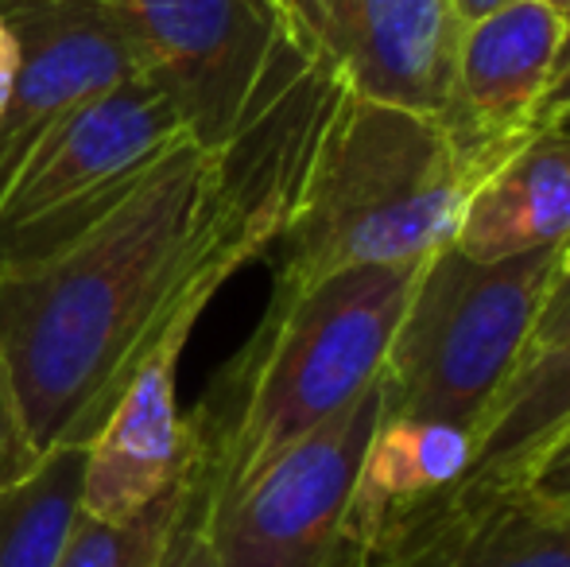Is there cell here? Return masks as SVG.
Wrapping results in <instances>:
<instances>
[{
	"instance_id": "obj_8",
	"label": "cell",
	"mask_w": 570,
	"mask_h": 567,
	"mask_svg": "<svg viewBox=\"0 0 570 567\" xmlns=\"http://www.w3.org/2000/svg\"><path fill=\"white\" fill-rule=\"evenodd\" d=\"M350 567H570V498L458 478L373 525Z\"/></svg>"
},
{
	"instance_id": "obj_11",
	"label": "cell",
	"mask_w": 570,
	"mask_h": 567,
	"mask_svg": "<svg viewBox=\"0 0 570 567\" xmlns=\"http://www.w3.org/2000/svg\"><path fill=\"white\" fill-rule=\"evenodd\" d=\"M567 28L570 20L548 0H509L462 23L451 94L439 121L478 167H489L532 133Z\"/></svg>"
},
{
	"instance_id": "obj_19",
	"label": "cell",
	"mask_w": 570,
	"mask_h": 567,
	"mask_svg": "<svg viewBox=\"0 0 570 567\" xmlns=\"http://www.w3.org/2000/svg\"><path fill=\"white\" fill-rule=\"evenodd\" d=\"M203 514H206V486L195 498V506L187 509V517H183L179 532H175L171 548H167V556L159 567H218L214 545H210V537H206Z\"/></svg>"
},
{
	"instance_id": "obj_9",
	"label": "cell",
	"mask_w": 570,
	"mask_h": 567,
	"mask_svg": "<svg viewBox=\"0 0 570 567\" xmlns=\"http://www.w3.org/2000/svg\"><path fill=\"white\" fill-rule=\"evenodd\" d=\"M303 43L350 94L439 117L462 23L451 0H287Z\"/></svg>"
},
{
	"instance_id": "obj_17",
	"label": "cell",
	"mask_w": 570,
	"mask_h": 567,
	"mask_svg": "<svg viewBox=\"0 0 570 567\" xmlns=\"http://www.w3.org/2000/svg\"><path fill=\"white\" fill-rule=\"evenodd\" d=\"M206 486V459H198L156 506H148L132 521H98L78 509L70 537L55 567H159L179 532L187 509Z\"/></svg>"
},
{
	"instance_id": "obj_23",
	"label": "cell",
	"mask_w": 570,
	"mask_h": 567,
	"mask_svg": "<svg viewBox=\"0 0 570 567\" xmlns=\"http://www.w3.org/2000/svg\"><path fill=\"white\" fill-rule=\"evenodd\" d=\"M16 70H20V39H16L8 16L0 12V114H4L8 98H12Z\"/></svg>"
},
{
	"instance_id": "obj_2",
	"label": "cell",
	"mask_w": 570,
	"mask_h": 567,
	"mask_svg": "<svg viewBox=\"0 0 570 567\" xmlns=\"http://www.w3.org/2000/svg\"><path fill=\"white\" fill-rule=\"evenodd\" d=\"M423 261L361 265L272 292L253 339L190 417L203 439L206 506L233 498L284 447L376 385Z\"/></svg>"
},
{
	"instance_id": "obj_16",
	"label": "cell",
	"mask_w": 570,
	"mask_h": 567,
	"mask_svg": "<svg viewBox=\"0 0 570 567\" xmlns=\"http://www.w3.org/2000/svg\"><path fill=\"white\" fill-rule=\"evenodd\" d=\"M86 443H62L0 493V567H55L82 509Z\"/></svg>"
},
{
	"instance_id": "obj_10",
	"label": "cell",
	"mask_w": 570,
	"mask_h": 567,
	"mask_svg": "<svg viewBox=\"0 0 570 567\" xmlns=\"http://www.w3.org/2000/svg\"><path fill=\"white\" fill-rule=\"evenodd\" d=\"M16 39L20 70L0 114V195L28 151L75 109L136 78L125 36L94 0H0Z\"/></svg>"
},
{
	"instance_id": "obj_3",
	"label": "cell",
	"mask_w": 570,
	"mask_h": 567,
	"mask_svg": "<svg viewBox=\"0 0 570 567\" xmlns=\"http://www.w3.org/2000/svg\"><path fill=\"white\" fill-rule=\"evenodd\" d=\"M481 172L439 117L357 98L338 82L292 218L272 245V292L431 257L454 237Z\"/></svg>"
},
{
	"instance_id": "obj_12",
	"label": "cell",
	"mask_w": 570,
	"mask_h": 567,
	"mask_svg": "<svg viewBox=\"0 0 570 567\" xmlns=\"http://www.w3.org/2000/svg\"><path fill=\"white\" fill-rule=\"evenodd\" d=\"M195 323H175L148 350L125 381L114 409L86 443L82 514L120 525L156 506L198 459L203 439L190 417L179 412V358Z\"/></svg>"
},
{
	"instance_id": "obj_13",
	"label": "cell",
	"mask_w": 570,
	"mask_h": 567,
	"mask_svg": "<svg viewBox=\"0 0 570 567\" xmlns=\"http://www.w3.org/2000/svg\"><path fill=\"white\" fill-rule=\"evenodd\" d=\"M570 242V129L535 125L481 172L451 237L473 261Z\"/></svg>"
},
{
	"instance_id": "obj_4",
	"label": "cell",
	"mask_w": 570,
	"mask_h": 567,
	"mask_svg": "<svg viewBox=\"0 0 570 567\" xmlns=\"http://www.w3.org/2000/svg\"><path fill=\"white\" fill-rule=\"evenodd\" d=\"M567 245L473 261L451 242L423 261L381 365L384 417L478 431L528 358Z\"/></svg>"
},
{
	"instance_id": "obj_25",
	"label": "cell",
	"mask_w": 570,
	"mask_h": 567,
	"mask_svg": "<svg viewBox=\"0 0 570 567\" xmlns=\"http://www.w3.org/2000/svg\"><path fill=\"white\" fill-rule=\"evenodd\" d=\"M548 4H556V8H559V12H563V16H567V20H570V0H548Z\"/></svg>"
},
{
	"instance_id": "obj_14",
	"label": "cell",
	"mask_w": 570,
	"mask_h": 567,
	"mask_svg": "<svg viewBox=\"0 0 570 567\" xmlns=\"http://www.w3.org/2000/svg\"><path fill=\"white\" fill-rule=\"evenodd\" d=\"M470 431L451 424H428V420L384 417L381 409V420H376V431L365 447V459H361L350 525H345L350 553L389 514L454 486L470 470Z\"/></svg>"
},
{
	"instance_id": "obj_22",
	"label": "cell",
	"mask_w": 570,
	"mask_h": 567,
	"mask_svg": "<svg viewBox=\"0 0 570 567\" xmlns=\"http://www.w3.org/2000/svg\"><path fill=\"white\" fill-rule=\"evenodd\" d=\"M535 125L570 129V28H567L563 55H559V67H556V75H551L548 90H543L540 109H535ZM535 125H532V129H535Z\"/></svg>"
},
{
	"instance_id": "obj_7",
	"label": "cell",
	"mask_w": 570,
	"mask_h": 567,
	"mask_svg": "<svg viewBox=\"0 0 570 567\" xmlns=\"http://www.w3.org/2000/svg\"><path fill=\"white\" fill-rule=\"evenodd\" d=\"M381 378L326 424L295 439L233 498L206 506L218 567H350L353 490L381 420Z\"/></svg>"
},
{
	"instance_id": "obj_20",
	"label": "cell",
	"mask_w": 570,
	"mask_h": 567,
	"mask_svg": "<svg viewBox=\"0 0 570 567\" xmlns=\"http://www.w3.org/2000/svg\"><path fill=\"white\" fill-rule=\"evenodd\" d=\"M520 478L543 498H570V424L535 454Z\"/></svg>"
},
{
	"instance_id": "obj_21",
	"label": "cell",
	"mask_w": 570,
	"mask_h": 567,
	"mask_svg": "<svg viewBox=\"0 0 570 567\" xmlns=\"http://www.w3.org/2000/svg\"><path fill=\"white\" fill-rule=\"evenodd\" d=\"M567 334H570V242H567L563 268H559L556 284H551V292H548V303H543V311H540V323H535L528 358L556 346V342H563Z\"/></svg>"
},
{
	"instance_id": "obj_24",
	"label": "cell",
	"mask_w": 570,
	"mask_h": 567,
	"mask_svg": "<svg viewBox=\"0 0 570 567\" xmlns=\"http://www.w3.org/2000/svg\"><path fill=\"white\" fill-rule=\"evenodd\" d=\"M501 4H509V0H451V8H454L458 23L478 20V16L493 12V8H501Z\"/></svg>"
},
{
	"instance_id": "obj_1",
	"label": "cell",
	"mask_w": 570,
	"mask_h": 567,
	"mask_svg": "<svg viewBox=\"0 0 570 567\" xmlns=\"http://www.w3.org/2000/svg\"><path fill=\"white\" fill-rule=\"evenodd\" d=\"M334 94L311 51L233 144H183L75 245L0 268V350L39 454L90 443L148 350L279 242Z\"/></svg>"
},
{
	"instance_id": "obj_15",
	"label": "cell",
	"mask_w": 570,
	"mask_h": 567,
	"mask_svg": "<svg viewBox=\"0 0 570 567\" xmlns=\"http://www.w3.org/2000/svg\"><path fill=\"white\" fill-rule=\"evenodd\" d=\"M570 424V334L524 358L504 393L473 431L465 482H509Z\"/></svg>"
},
{
	"instance_id": "obj_18",
	"label": "cell",
	"mask_w": 570,
	"mask_h": 567,
	"mask_svg": "<svg viewBox=\"0 0 570 567\" xmlns=\"http://www.w3.org/2000/svg\"><path fill=\"white\" fill-rule=\"evenodd\" d=\"M43 454L31 447L28 424H23L20 393H16L12 365L0 350V493L12 490Z\"/></svg>"
},
{
	"instance_id": "obj_6",
	"label": "cell",
	"mask_w": 570,
	"mask_h": 567,
	"mask_svg": "<svg viewBox=\"0 0 570 567\" xmlns=\"http://www.w3.org/2000/svg\"><path fill=\"white\" fill-rule=\"evenodd\" d=\"M183 144H195L187 125L140 75L86 101L28 151L0 195V268L75 245Z\"/></svg>"
},
{
	"instance_id": "obj_5",
	"label": "cell",
	"mask_w": 570,
	"mask_h": 567,
	"mask_svg": "<svg viewBox=\"0 0 570 567\" xmlns=\"http://www.w3.org/2000/svg\"><path fill=\"white\" fill-rule=\"evenodd\" d=\"M198 148H226L307 62L287 0H94Z\"/></svg>"
}]
</instances>
